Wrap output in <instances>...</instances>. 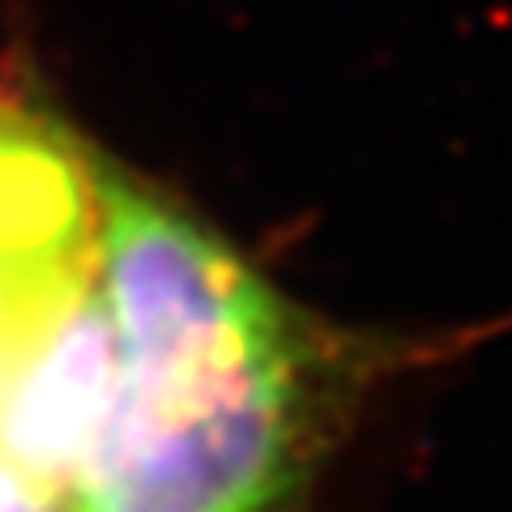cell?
<instances>
[{"label": "cell", "instance_id": "cell-1", "mask_svg": "<svg viewBox=\"0 0 512 512\" xmlns=\"http://www.w3.org/2000/svg\"><path fill=\"white\" fill-rule=\"evenodd\" d=\"M99 299L111 367L69 512H325L376 410L478 338L316 312L111 163Z\"/></svg>", "mask_w": 512, "mask_h": 512}, {"label": "cell", "instance_id": "cell-2", "mask_svg": "<svg viewBox=\"0 0 512 512\" xmlns=\"http://www.w3.org/2000/svg\"><path fill=\"white\" fill-rule=\"evenodd\" d=\"M103 269V158L0 90V402Z\"/></svg>", "mask_w": 512, "mask_h": 512}, {"label": "cell", "instance_id": "cell-3", "mask_svg": "<svg viewBox=\"0 0 512 512\" xmlns=\"http://www.w3.org/2000/svg\"><path fill=\"white\" fill-rule=\"evenodd\" d=\"M0 512H69V495L39 483L0 453Z\"/></svg>", "mask_w": 512, "mask_h": 512}]
</instances>
